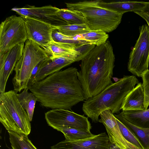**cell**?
Returning <instances> with one entry per match:
<instances>
[{
  "label": "cell",
  "instance_id": "6da1fadb",
  "mask_svg": "<svg viewBox=\"0 0 149 149\" xmlns=\"http://www.w3.org/2000/svg\"><path fill=\"white\" fill-rule=\"evenodd\" d=\"M78 70L72 67L54 73L37 82L29 89L42 107L71 110L85 100L78 79Z\"/></svg>",
  "mask_w": 149,
  "mask_h": 149
},
{
  "label": "cell",
  "instance_id": "7a4b0ae2",
  "mask_svg": "<svg viewBox=\"0 0 149 149\" xmlns=\"http://www.w3.org/2000/svg\"><path fill=\"white\" fill-rule=\"evenodd\" d=\"M115 56L109 41L95 46L81 60L77 77L85 100L98 94L113 83Z\"/></svg>",
  "mask_w": 149,
  "mask_h": 149
},
{
  "label": "cell",
  "instance_id": "3957f363",
  "mask_svg": "<svg viewBox=\"0 0 149 149\" xmlns=\"http://www.w3.org/2000/svg\"><path fill=\"white\" fill-rule=\"evenodd\" d=\"M139 83L135 76H125L98 94L85 100L82 111L94 123L99 122L100 114L106 110L113 114H119L126 96Z\"/></svg>",
  "mask_w": 149,
  "mask_h": 149
},
{
  "label": "cell",
  "instance_id": "277c9868",
  "mask_svg": "<svg viewBox=\"0 0 149 149\" xmlns=\"http://www.w3.org/2000/svg\"><path fill=\"white\" fill-rule=\"evenodd\" d=\"M100 1V0L84 1L65 3L68 8L83 16L91 30L111 32L120 24L123 14L102 7Z\"/></svg>",
  "mask_w": 149,
  "mask_h": 149
},
{
  "label": "cell",
  "instance_id": "5b68a950",
  "mask_svg": "<svg viewBox=\"0 0 149 149\" xmlns=\"http://www.w3.org/2000/svg\"><path fill=\"white\" fill-rule=\"evenodd\" d=\"M17 93L14 90L0 93V121L8 131L28 136L31 131V121L17 99Z\"/></svg>",
  "mask_w": 149,
  "mask_h": 149
},
{
  "label": "cell",
  "instance_id": "8992f818",
  "mask_svg": "<svg viewBox=\"0 0 149 149\" xmlns=\"http://www.w3.org/2000/svg\"><path fill=\"white\" fill-rule=\"evenodd\" d=\"M49 57L43 48L28 40L25 42L22 55L14 70L15 72L12 79L14 91L19 92L27 88L33 69L39 62Z\"/></svg>",
  "mask_w": 149,
  "mask_h": 149
},
{
  "label": "cell",
  "instance_id": "52a82bcc",
  "mask_svg": "<svg viewBox=\"0 0 149 149\" xmlns=\"http://www.w3.org/2000/svg\"><path fill=\"white\" fill-rule=\"evenodd\" d=\"M28 38L25 21L21 16L13 15L7 17L0 25V54L16 45L25 42Z\"/></svg>",
  "mask_w": 149,
  "mask_h": 149
},
{
  "label": "cell",
  "instance_id": "ba28073f",
  "mask_svg": "<svg viewBox=\"0 0 149 149\" xmlns=\"http://www.w3.org/2000/svg\"><path fill=\"white\" fill-rule=\"evenodd\" d=\"M139 35L130 54L127 68L138 77L148 69L149 63V28L145 24L139 27Z\"/></svg>",
  "mask_w": 149,
  "mask_h": 149
},
{
  "label": "cell",
  "instance_id": "9c48e42d",
  "mask_svg": "<svg viewBox=\"0 0 149 149\" xmlns=\"http://www.w3.org/2000/svg\"><path fill=\"white\" fill-rule=\"evenodd\" d=\"M48 125L57 130L61 127H70L90 131L92 126L88 118L72 111L52 109L45 113Z\"/></svg>",
  "mask_w": 149,
  "mask_h": 149
},
{
  "label": "cell",
  "instance_id": "30bf717a",
  "mask_svg": "<svg viewBox=\"0 0 149 149\" xmlns=\"http://www.w3.org/2000/svg\"><path fill=\"white\" fill-rule=\"evenodd\" d=\"M59 8L48 5L40 7L28 5L26 7L13 8L11 10L15 12L20 16L28 17L43 22L52 26L67 25V23L59 16Z\"/></svg>",
  "mask_w": 149,
  "mask_h": 149
},
{
  "label": "cell",
  "instance_id": "8fae6325",
  "mask_svg": "<svg viewBox=\"0 0 149 149\" xmlns=\"http://www.w3.org/2000/svg\"><path fill=\"white\" fill-rule=\"evenodd\" d=\"M24 19L28 39L31 40L42 48L52 40L53 26L40 20L25 16Z\"/></svg>",
  "mask_w": 149,
  "mask_h": 149
},
{
  "label": "cell",
  "instance_id": "7c38bea8",
  "mask_svg": "<svg viewBox=\"0 0 149 149\" xmlns=\"http://www.w3.org/2000/svg\"><path fill=\"white\" fill-rule=\"evenodd\" d=\"M24 43L19 44L5 53L0 54V92H5L8 79L21 57Z\"/></svg>",
  "mask_w": 149,
  "mask_h": 149
},
{
  "label": "cell",
  "instance_id": "4fadbf2b",
  "mask_svg": "<svg viewBox=\"0 0 149 149\" xmlns=\"http://www.w3.org/2000/svg\"><path fill=\"white\" fill-rule=\"evenodd\" d=\"M99 122L104 126L110 142L121 149H140L127 141L123 136L118 125L116 118L111 111L106 110L100 114Z\"/></svg>",
  "mask_w": 149,
  "mask_h": 149
},
{
  "label": "cell",
  "instance_id": "5bb4252c",
  "mask_svg": "<svg viewBox=\"0 0 149 149\" xmlns=\"http://www.w3.org/2000/svg\"><path fill=\"white\" fill-rule=\"evenodd\" d=\"M109 138L105 132L76 141L65 140L52 146L51 149H110Z\"/></svg>",
  "mask_w": 149,
  "mask_h": 149
},
{
  "label": "cell",
  "instance_id": "9a60e30c",
  "mask_svg": "<svg viewBox=\"0 0 149 149\" xmlns=\"http://www.w3.org/2000/svg\"><path fill=\"white\" fill-rule=\"evenodd\" d=\"M76 58L58 56L49 57L42 61L35 79V83L59 71L63 68L76 62Z\"/></svg>",
  "mask_w": 149,
  "mask_h": 149
},
{
  "label": "cell",
  "instance_id": "2e32d148",
  "mask_svg": "<svg viewBox=\"0 0 149 149\" xmlns=\"http://www.w3.org/2000/svg\"><path fill=\"white\" fill-rule=\"evenodd\" d=\"M145 95L141 83H139L127 95L122 107L123 111L145 110Z\"/></svg>",
  "mask_w": 149,
  "mask_h": 149
},
{
  "label": "cell",
  "instance_id": "e0dca14e",
  "mask_svg": "<svg viewBox=\"0 0 149 149\" xmlns=\"http://www.w3.org/2000/svg\"><path fill=\"white\" fill-rule=\"evenodd\" d=\"M147 2L137 1H119L104 2L100 0L102 7L123 14L129 12L141 11L145 7Z\"/></svg>",
  "mask_w": 149,
  "mask_h": 149
},
{
  "label": "cell",
  "instance_id": "ac0fdd59",
  "mask_svg": "<svg viewBox=\"0 0 149 149\" xmlns=\"http://www.w3.org/2000/svg\"><path fill=\"white\" fill-rule=\"evenodd\" d=\"M77 45L61 43L53 40L43 48L49 56H63L76 58L79 53L75 49Z\"/></svg>",
  "mask_w": 149,
  "mask_h": 149
},
{
  "label": "cell",
  "instance_id": "d6986e66",
  "mask_svg": "<svg viewBox=\"0 0 149 149\" xmlns=\"http://www.w3.org/2000/svg\"><path fill=\"white\" fill-rule=\"evenodd\" d=\"M120 113L132 125L139 127L149 128V108L142 111H122Z\"/></svg>",
  "mask_w": 149,
  "mask_h": 149
},
{
  "label": "cell",
  "instance_id": "ffe728a7",
  "mask_svg": "<svg viewBox=\"0 0 149 149\" xmlns=\"http://www.w3.org/2000/svg\"><path fill=\"white\" fill-rule=\"evenodd\" d=\"M114 115L117 119L134 133L144 149H149V128L139 127L132 125L125 119L120 113Z\"/></svg>",
  "mask_w": 149,
  "mask_h": 149
},
{
  "label": "cell",
  "instance_id": "44dd1931",
  "mask_svg": "<svg viewBox=\"0 0 149 149\" xmlns=\"http://www.w3.org/2000/svg\"><path fill=\"white\" fill-rule=\"evenodd\" d=\"M28 88H24L21 93L16 94L17 99L22 107L27 113L30 121H32L37 98L34 94L28 91Z\"/></svg>",
  "mask_w": 149,
  "mask_h": 149
},
{
  "label": "cell",
  "instance_id": "7402d4cb",
  "mask_svg": "<svg viewBox=\"0 0 149 149\" xmlns=\"http://www.w3.org/2000/svg\"><path fill=\"white\" fill-rule=\"evenodd\" d=\"M8 131L13 149H37L26 134L12 131Z\"/></svg>",
  "mask_w": 149,
  "mask_h": 149
},
{
  "label": "cell",
  "instance_id": "603a6c76",
  "mask_svg": "<svg viewBox=\"0 0 149 149\" xmlns=\"http://www.w3.org/2000/svg\"><path fill=\"white\" fill-rule=\"evenodd\" d=\"M77 36L81 41L95 46H99L104 43L109 37L107 33L99 30L90 29L88 32Z\"/></svg>",
  "mask_w": 149,
  "mask_h": 149
},
{
  "label": "cell",
  "instance_id": "cb8c5ba5",
  "mask_svg": "<svg viewBox=\"0 0 149 149\" xmlns=\"http://www.w3.org/2000/svg\"><path fill=\"white\" fill-rule=\"evenodd\" d=\"M56 130L62 132L65 140L76 141L89 138L96 135L92 134L90 131L70 127H61Z\"/></svg>",
  "mask_w": 149,
  "mask_h": 149
},
{
  "label": "cell",
  "instance_id": "d4e9b609",
  "mask_svg": "<svg viewBox=\"0 0 149 149\" xmlns=\"http://www.w3.org/2000/svg\"><path fill=\"white\" fill-rule=\"evenodd\" d=\"M54 29L64 35L73 36L82 34L88 32L90 30L85 24H67L59 26H53Z\"/></svg>",
  "mask_w": 149,
  "mask_h": 149
},
{
  "label": "cell",
  "instance_id": "484cf974",
  "mask_svg": "<svg viewBox=\"0 0 149 149\" xmlns=\"http://www.w3.org/2000/svg\"><path fill=\"white\" fill-rule=\"evenodd\" d=\"M58 14L68 24H86L83 16L75 11L68 8H59Z\"/></svg>",
  "mask_w": 149,
  "mask_h": 149
},
{
  "label": "cell",
  "instance_id": "4316f807",
  "mask_svg": "<svg viewBox=\"0 0 149 149\" xmlns=\"http://www.w3.org/2000/svg\"><path fill=\"white\" fill-rule=\"evenodd\" d=\"M120 131L124 137L129 142L140 149H144L138 139L127 127L116 118Z\"/></svg>",
  "mask_w": 149,
  "mask_h": 149
},
{
  "label": "cell",
  "instance_id": "83f0119b",
  "mask_svg": "<svg viewBox=\"0 0 149 149\" xmlns=\"http://www.w3.org/2000/svg\"><path fill=\"white\" fill-rule=\"evenodd\" d=\"M52 36L54 41L61 43L75 45L83 44L79 41L74 40L72 36L63 34L55 29H54Z\"/></svg>",
  "mask_w": 149,
  "mask_h": 149
},
{
  "label": "cell",
  "instance_id": "f1b7e54d",
  "mask_svg": "<svg viewBox=\"0 0 149 149\" xmlns=\"http://www.w3.org/2000/svg\"><path fill=\"white\" fill-rule=\"evenodd\" d=\"M95 45L88 43L77 45L75 49L78 52L79 55L76 58V62L81 61L95 47Z\"/></svg>",
  "mask_w": 149,
  "mask_h": 149
},
{
  "label": "cell",
  "instance_id": "f546056e",
  "mask_svg": "<svg viewBox=\"0 0 149 149\" xmlns=\"http://www.w3.org/2000/svg\"><path fill=\"white\" fill-rule=\"evenodd\" d=\"M141 77L145 95L144 104L145 109L146 110L149 106V69L143 73Z\"/></svg>",
  "mask_w": 149,
  "mask_h": 149
},
{
  "label": "cell",
  "instance_id": "4dcf8cb0",
  "mask_svg": "<svg viewBox=\"0 0 149 149\" xmlns=\"http://www.w3.org/2000/svg\"><path fill=\"white\" fill-rule=\"evenodd\" d=\"M42 61L39 62L33 70L27 85V88H28V89L30 86L35 83L36 78L37 74Z\"/></svg>",
  "mask_w": 149,
  "mask_h": 149
},
{
  "label": "cell",
  "instance_id": "1f68e13d",
  "mask_svg": "<svg viewBox=\"0 0 149 149\" xmlns=\"http://www.w3.org/2000/svg\"><path fill=\"white\" fill-rule=\"evenodd\" d=\"M134 12L144 19L147 22L148 25H149V15L142 11H136Z\"/></svg>",
  "mask_w": 149,
  "mask_h": 149
},
{
  "label": "cell",
  "instance_id": "d6a6232c",
  "mask_svg": "<svg viewBox=\"0 0 149 149\" xmlns=\"http://www.w3.org/2000/svg\"><path fill=\"white\" fill-rule=\"evenodd\" d=\"M141 11L149 15V2H147L146 6Z\"/></svg>",
  "mask_w": 149,
  "mask_h": 149
},
{
  "label": "cell",
  "instance_id": "836d02e7",
  "mask_svg": "<svg viewBox=\"0 0 149 149\" xmlns=\"http://www.w3.org/2000/svg\"><path fill=\"white\" fill-rule=\"evenodd\" d=\"M110 149H121L120 147L116 146V145L110 142Z\"/></svg>",
  "mask_w": 149,
  "mask_h": 149
},
{
  "label": "cell",
  "instance_id": "e575fe53",
  "mask_svg": "<svg viewBox=\"0 0 149 149\" xmlns=\"http://www.w3.org/2000/svg\"><path fill=\"white\" fill-rule=\"evenodd\" d=\"M148 27H149V25H148Z\"/></svg>",
  "mask_w": 149,
  "mask_h": 149
}]
</instances>
